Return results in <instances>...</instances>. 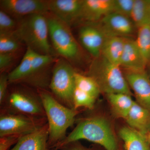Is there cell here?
I'll return each mask as SVG.
<instances>
[{"label": "cell", "instance_id": "cell-18", "mask_svg": "<svg viewBox=\"0 0 150 150\" xmlns=\"http://www.w3.org/2000/svg\"><path fill=\"white\" fill-rule=\"evenodd\" d=\"M129 127L145 136L150 132V112L135 102L125 118Z\"/></svg>", "mask_w": 150, "mask_h": 150}, {"label": "cell", "instance_id": "cell-25", "mask_svg": "<svg viewBox=\"0 0 150 150\" xmlns=\"http://www.w3.org/2000/svg\"><path fill=\"white\" fill-rule=\"evenodd\" d=\"M75 85L76 88L97 98L100 92L97 84L92 78L84 76L79 73H75Z\"/></svg>", "mask_w": 150, "mask_h": 150}, {"label": "cell", "instance_id": "cell-12", "mask_svg": "<svg viewBox=\"0 0 150 150\" xmlns=\"http://www.w3.org/2000/svg\"><path fill=\"white\" fill-rule=\"evenodd\" d=\"M82 46L94 58L101 56L106 36L95 23H85L79 30Z\"/></svg>", "mask_w": 150, "mask_h": 150}, {"label": "cell", "instance_id": "cell-27", "mask_svg": "<svg viewBox=\"0 0 150 150\" xmlns=\"http://www.w3.org/2000/svg\"><path fill=\"white\" fill-rule=\"evenodd\" d=\"M96 98L89 94L75 88L73 95L74 108L76 110L80 107H84L91 109L93 108Z\"/></svg>", "mask_w": 150, "mask_h": 150}, {"label": "cell", "instance_id": "cell-8", "mask_svg": "<svg viewBox=\"0 0 150 150\" xmlns=\"http://www.w3.org/2000/svg\"><path fill=\"white\" fill-rule=\"evenodd\" d=\"M7 104L12 113L36 118L46 117L39 95L36 96L24 91L16 90L9 96Z\"/></svg>", "mask_w": 150, "mask_h": 150}, {"label": "cell", "instance_id": "cell-30", "mask_svg": "<svg viewBox=\"0 0 150 150\" xmlns=\"http://www.w3.org/2000/svg\"><path fill=\"white\" fill-rule=\"evenodd\" d=\"M18 54H0V71L1 73H5L13 64Z\"/></svg>", "mask_w": 150, "mask_h": 150}, {"label": "cell", "instance_id": "cell-14", "mask_svg": "<svg viewBox=\"0 0 150 150\" xmlns=\"http://www.w3.org/2000/svg\"><path fill=\"white\" fill-rule=\"evenodd\" d=\"M83 0H50L48 11L71 26L79 20Z\"/></svg>", "mask_w": 150, "mask_h": 150}, {"label": "cell", "instance_id": "cell-28", "mask_svg": "<svg viewBox=\"0 0 150 150\" xmlns=\"http://www.w3.org/2000/svg\"><path fill=\"white\" fill-rule=\"evenodd\" d=\"M18 21L12 17L1 9L0 33H13L17 26Z\"/></svg>", "mask_w": 150, "mask_h": 150}, {"label": "cell", "instance_id": "cell-9", "mask_svg": "<svg viewBox=\"0 0 150 150\" xmlns=\"http://www.w3.org/2000/svg\"><path fill=\"white\" fill-rule=\"evenodd\" d=\"M58 57L35 53L29 75L24 83L38 90L49 87L54 63Z\"/></svg>", "mask_w": 150, "mask_h": 150}, {"label": "cell", "instance_id": "cell-22", "mask_svg": "<svg viewBox=\"0 0 150 150\" xmlns=\"http://www.w3.org/2000/svg\"><path fill=\"white\" fill-rule=\"evenodd\" d=\"M107 96L115 115L119 118L125 119L135 102L132 99L131 95L117 93L109 94Z\"/></svg>", "mask_w": 150, "mask_h": 150}, {"label": "cell", "instance_id": "cell-32", "mask_svg": "<svg viewBox=\"0 0 150 150\" xmlns=\"http://www.w3.org/2000/svg\"><path fill=\"white\" fill-rule=\"evenodd\" d=\"M9 83L8 74L1 73L0 76V103L2 104L5 100Z\"/></svg>", "mask_w": 150, "mask_h": 150}, {"label": "cell", "instance_id": "cell-20", "mask_svg": "<svg viewBox=\"0 0 150 150\" xmlns=\"http://www.w3.org/2000/svg\"><path fill=\"white\" fill-rule=\"evenodd\" d=\"M125 38L106 36L101 56L110 63L120 65L124 49Z\"/></svg>", "mask_w": 150, "mask_h": 150}, {"label": "cell", "instance_id": "cell-7", "mask_svg": "<svg viewBox=\"0 0 150 150\" xmlns=\"http://www.w3.org/2000/svg\"><path fill=\"white\" fill-rule=\"evenodd\" d=\"M47 120L46 117L36 118L10 112L3 113L0 117V137L26 135L46 125Z\"/></svg>", "mask_w": 150, "mask_h": 150}, {"label": "cell", "instance_id": "cell-21", "mask_svg": "<svg viewBox=\"0 0 150 150\" xmlns=\"http://www.w3.org/2000/svg\"><path fill=\"white\" fill-rule=\"evenodd\" d=\"M35 53L27 48L19 64L8 74L9 83H24L29 75Z\"/></svg>", "mask_w": 150, "mask_h": 150}, {"label": "cell", "instance_id": "cell-31", "mask_svg": "<svg viewBox=\"0 0 150 150\" xmlns=\"http://www.w3.org/2000/svg\"><path fill=\"white\" fill-rule=\"evenodd\" d=\"M21 137L18 135H9L1 137L0 150H8L11 146L16 144Z\"/></svg>", "mask_w": 150, "mask_h": 150}, {"label": "cell", "instance_id": "cell-2", "mask_svg": "<svg viewBox=\"0 0 150 150\" xmlns=\"http://www.w3.org/2000/svg\"><path fill=\"white\" fill-rule=\"evenodd\" d=\"M48 121V147H56L64 139L67 129L72 126L77 111L59 102L46 90H38Z\"/></svg>", "mask_w": 150, "mask_h": 150}, {"label": "cell", "instance_id": "cell-1", "mask_svg": "<svg viewBox=\"0 0 150 150\" xmlns=\"http://www.w3.org/2000/svg\"><path fill=\"white\" fill-rule=\"evenodd\" d=\"M17 21L13 34L23 45L38 54L56 57L50 43L46 14L31 15Z\"/></svg>", "mask_w": 150, "mask_h": 150}, {"label": "cell", "instance_id": "cell-33", "mask_svg": "<svg viewBox=\"0 0 150 150\" xmlns=\"http://www.w3.org/2000/svg\"><path fill=\"white\" fill-rule=\"evenodd\" d=\"M62 149H64L65 150H86L84 149L83 148L80 147L78 146H70L68 147V146H65Z\"/></svg>", "mask_w": 150, "mask_h": 150}, {"label": "cell", "instance_id": "cell-6", "mask_svg": "<svg viewBox=\"0 0 150 150\" xmlns=\"http://www.w3.org/2000/svg\"><path fill=\"white\" fill-rule=\"evenodd\" d=\"M76 72L69 62L58 57L53 66L49 86L56 98L72 109H74L73 95L76 88Z\"/></svg>", "mask_w": 150, "mask_h": 150}, {"label": "cell", "instance_id": "cell-16", "mask_svg": "<svg viewBox=\"0 0 150 150\" xmlns=\"http://www.w3.org/2000/svg\"><path fill=\"white\" fill-rule=\"evenodd\" d=\"M120 65L126 71H145L146 64L134 39L128 37L125 38L124 49Z\"/></svg>", "mask_w": 150, "mask_h": 150}, {"label": "cell", "instance_id": "cell-4", "mask_svg": "<svg viewBox=\"0 0 150 150\" xmlns=\"http://www.w3.org/2000/svg\"><path fill=\"white\" fill-rule=\"evenodd\" d=\"M119 65L108 62L100 56L95 58L89 67L88 76L97 84L100 92L106 95L124 93L132 95L130 87Z\"/></svg>", "mask_w": 150, "mask_h": 150}, {"label": "cell", "instance_id": "cell-34", "mask_svg": "<svg viewBox=\"0 0 150 150\" xmlns=\"http://www.w3.org/2000/svg\"><path fill=\"white\" fill-rule=\"evenodd\" d=\"M146 137L148 142H149V144L150 145V132L146 136Z\"/></svg>", "mask_w": 150, "mask_h": 150}, {"label": "cell", "instance_id": "cell-11", "mask_svg": "<svg viewBox=\"0 0 150 150\" xmlns=\"http://www.w3.org/2000/svg\"><path fill=\"white\" fill-rule=\"evenodd\" d=\"M95 23L107 36L128 37L133 33L135 27L131 18L114 12Z\"/></svg>", "mask_w": 150, "mask_h": 150}, {"label": "cell", "instance_id": "cell-3", "mask_svg": "<svg viewBox=\"0 0 150 150\" xmlns=\"http://www.w3.org/2000/svg\"><path fill=\"white\" fill-rule=\"evenodd\" d=\"M80 140H87L98 144L106 150H118L111 126L109 122L102 117H91L81 121L55 148L62 149L68 144Z\"/></svg>", "mask_w": 150, "mask_h": 150}, {"label": "cell", "instance_id": "cell-35", "mask_svg": "<svg viewBox=\"0 0 150 150\" xmlns=\"http://www.w3.org/2000/svg\"><path fill=\"white\" fill-rule=\"evenodd\" d=\"M54 150H58V149H56V148H55V149H54Z\"/></svg>", "mask_w": 150, "mask_h": 150}, {"label": "cell", "instance_id": "cell-19", "mask_svg": "<svg viewBox=\"0 0 150 150\" xmlns=\"http://www.w3.org/2000/svg\"><path fill=\"white\" fill-rule=\"evenodd\" d=\"M119 134L124 142L126 150H150L146 136L131 127H123Z\"/></svg>", "mask_w": 150, "mask_h": 150}, {"label": "cell", "instance_id": "cell-5", "mask_svg": "<svg viewBox=\"0 0 150 150\" xmlns=\"http://www.w3.org/2000/svg\"><path fill=\"white\" fill-rule=\"evenodd\" d=\"M46 16L50 39L56 54L71 64L79 60L81 48L73 35L71 26L50 13Z\"/></svg>", "mask_w": 150, "mask_h": 150}, {"label": "cell", "instance_id": "cell-24", "mask_svg": "<svg viewBox=\"0 0 150 150\" xmlns=\"http://www.w3.org/2000/svg\"><path fill=\"white\" fill-rule=\"evenodd\" d=\"M135 41L147 66L150 67V23L138 28Z\"/></svg>", "mask_w": 150, "mask_h": 150}, {"label": "cell", "instance_id": "cell-13", "mask_svg": "<svg viewBox=\"0 0 150 150\" xmlns=\"http://www.w3.org/2000/svg\"><path fill=\"white\" fill-rule=\"evenodd\" d=\"M125 71L124 76L135 93L137 103L150 112V81L146 73Z\"/></svg>", "mask_w": 150, "mask_h": 150}, {"label": "cell", "instance_id": "cell-15", "mask_svg": "<svg viewBox=\"0 0 150 150\" xmlns=\"http://www.w3.org/2000/svg\"><path fill=\"white\" fill-rule=\"evenodd\" d=\"M114 0H83L79 20L95 23L113 11Z\"/></svg>", "mask_w": 150, "mask_h": 150}, {"label": "cell", "instance_id": "cell-26", "mask_svg": "<svg viewBox=\"0 0 150 150\" xmlns=\"http://www.w3.org/2000/svg\"><path fill=\"white\" fill-rule=\"evenodd\" d=\"M23 45L13 33H0V54H18Z\"/></svg>", "mask_w": 150, "mask_h": 150}, {"label": "cell", "instance_id": "cell-29", "mask_svg": "<svg viewBox=\"0 0 150 150\" xmlns=\"http://www.w3.org/2000/svg\"><path fill=\"white\" fill-rule=\"evenodd\" d=\"M135 0H114L113 12L131 18Z\"/></svg>", "mask_w": 150, "mask_h": 150}, {"label": "cell", "instance_id": "cell-17", "mask_svg": "<svg viewBox=\"0 0 150 150\" xmlns=\"http://www.w3.org/2000/svg\"><path fill=\"white\" fill-rule=\"evenodd\" d=\"M48 123L36 131L22 136L9 150H48Z\"/></svg>", "mask_w": 150, "mask_h": 150}, {"label": "cell", "instance_id": "cell-23", "mask_svg": "<svg viewBox=\"0 0 150 150\" xmlns=\"http://www.w3.org/2000/svg\"><path fill=\"white\" fill-rule=\"evenodd\" d=\"M130 18L137 28L150 23V1L135 0Z\"/></svg>", "mask_w": 150, "mask_h": 150}, {"label": "cell", "instance_id": "cell-10", "mask_svg": "<svg viewBox=\"0 0 150 150\" xmlns=\"http://www.w3.org/2000/svg\"><path fill=\"white\" fill-rule=\"evenodd\" d=\"M0 6L17 21L31 15L49 12L48 1L45 0H1Z\"/></svg>", "mask_w": 150, "mask_h": 150}]
</instances>
